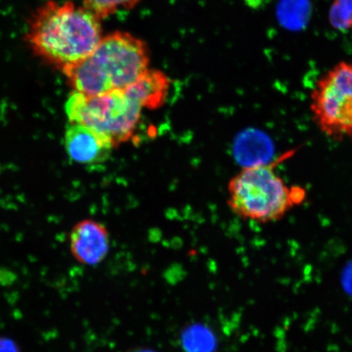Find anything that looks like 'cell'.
Instances as JSON below:
<instances>
[{
	"label": "cell",
	"mask_w": 352,
	"mask_h": 352,
	"mask_svg": "<svg viewBox=\"0 0 352 352\" xmlns=\"http://www.w3.org/2000/svg\"><path fill=\"white\" fill-rule=\"evenodd\" d=\"M102 38L94 13L72 1L54 0L34 12L26 34L34 54L63 73L86 59Z\"/></svg>",
	"instance_id": "1"
},
{
	"label": "cell",
	"mask_w": 352,
	"mask_h": 352,
	"mask_svg": "<svg viewBox=\"0 0 352 352\" xmlns=\"http://www.w3.org/2000/svg\"><path fill=\"white\" fill-rule=\"evenodd\" d=\"M149 61L146 43L116 32L103 36L86 59L63 74L73 91L95 96L129 87L148 69Z\"/></svg>",
	"instance_id": "2"
},
{
	"label": "cell",
	"mask_w": 352,
	"mask_h": 352,
	"mask_svg": "<svg viewBox=\"0 0 352 352\" xmlns=\"http://www.w3.org/2000/svg\"><path fill=\"white\" fill-rule=\"evenodd\" d=\"M294 153L286 152L270 164L245 166L233 176L228 186V205L232 213L241 219L268 223L279 221L302 204L307 197L305 188L288 186L276 170Z\"/></svg>",
	"instance_id": "3"
},
{
	"label": "cell",
	"mask_w": 352,
	"mask_h": 352,
	"mask_svg": "<svg viewBox=\"0 0 352 352\" xmlns=\"http://www.w3.org/2000/svg\"><path fill=\"white\" fill-rule=\"evenodd\" d=\"M142 108L126 89L89 96L72 91L65 102L69 122L86 126L114 148L133 138Z\"/></svg>",
	"instance_id": "4"
},
{
	"label": "cell",
	"mask_w": 352,
	"mask_h": 352,
	"mask_svg": "<svg viewBox=\"0 0 352 352\" xmlns=\"http://www.w3.org/2000/svg\"><path fill=\"white\" fill-rule=\"evenodd\" d=\"M312 118L333 140L352 138V64L340 63L321 77L311 94Z\"/></svg>",
	"instance_id": "5"
},
{
	"label": "cell",
	"mask_w": 352,
	"mask_h": 352,
	"mask_svg": "<svg viewBox=\"0 0 352 352\" xmlns=\"http://www.w3.org/2000/svg\"><path fill=\"white\" fill-rule=\"evenodd\" d=\"M110 246L109 233L103 223L94 219L78 222L69 233V250L79 263L96 266L107 258Z\"/></svg>",
	"instance_id": "6"
},
{
	"label": "cell",
	"mask_w": 352,
	"mask_h": 352,
	"mask_svg": "<svg viewBox=\"0 0 352 352\" xmlns=\"http://www.w3.org/2000/svg\"><path fill=\"white\" fill-rule=\"evenodd\" d=\"M65 146L70 160L83 165L107 162L113 148L95 131L74 122H69L66 126Z\"/></svg>",
	"instance_id": "7"
},
{
	"label": "cell",
	"mask_w": 352,
	"mask_h": 352,
	"mask_svg": "<svg viewBox=\"0 0 352 352\" xmlns=\"http://www.w3.org/2000/svg\"><path fill=\"white\" fill-rule=\"evenodd\" d=\"M170 86V78L164 72L148 69L125 89L142 109L155 110L164 107Z\"/></svg>",
	"instance_id": "8"
},
{
	"label": "cell",
	"mask_w": 352,
	"mask_h": 352,
	"mask_svg": "<svg viewBox=\"0 0 352 352\" xmlns=\"http://www.w3.org/2000/svg\"><path fill=\"white\" fill-rule=\"evenodd\" d=\"M182 344L186 352H214L217 347V340L209 327L195 324L184 329Z\"/></svg>",
	"instance_id": "9"
},
{
	"label": "cell",
	"mask_w": 352,
	"mask_h": 352,
	"mask_svg": "<svg viewBox=\"0 0 352 352\" xmlns=\"http://www.w3.org/2000/svg\"><path fill=\"white\" fill-rule=\"evenodd\" d=\"M140 2V0H83V7L101 20L113 15L118 10H131Z\"/></svg>",
	"instance_id": "10"
},
{
	"label": "cell",
	"mask_w": 352,
	"mask_h": 352,
	"mask_svg": "<svg viewBox=\"0 0 352 352\" xmlns=\"http://www.w3.org/2000/svg\"><path fill=\"white\" fill-rule=\"evenodd\" d=\"M329 21L338 30L352 28V0H334L329 12Z\"/></svg>",
	"instance_id": "11"
},
{
	"label": "cell",
	"mask_w": 352,
	"mask_h": 352,
	"mask_svg": "<svg viewBox=\"0 0 352 352\" xmlns=\"http://www.w3.org/2000/svg\"><path fill=\"white\" fill-rule=\"evenodd\" d=\"M0 352H20V349L10 338H0Z\"/></svg>",
	"instance_id": "12"
},
{
	"label": "cell",
	"mask_w": 352,
	"mask_h": 352,
	"mask_svg": "<svg viewBox=\"0 0 352 352\" xmlns=\"http://www.w3.org/2000/svg\"><path fill=\"white\" fill-rule=\"evenodd\" d=\"M129 352H155V351H153L152 350H149L147 349H136L134 350H131Z\"/></svg>",
	"instance_id": "13"
}]
</instances>
